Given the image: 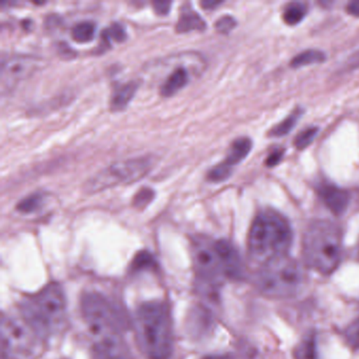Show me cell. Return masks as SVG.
Returning <instances> with one entry per match:
<instances>
[{
  "label": "cell",
  "instance_id": "obj_1",
  "mask_svg": "<svg viewBox=\"0 0 359 359\" xmlns=\"http://www.w3.org/2000/svg\"><path fill=\"white\" fill-rule=\"evenodd\" d=\"M136 342L147 359H171L174 351L173 319L167 302L140 304L134 315Z\"/></svg>",
  "mask_w": 359,
  "mask_h": 359
},
{
  "label": "cell",
  "instance_id": "obj_2",
  "mask_svg": "<svg viewBox=\"0 0 359 359\" xmlns=\"http://www.w3.org/2000/svg\"><path fill=\"white\" fill-rule=\"evenodd\" d=\"M20 313L22 320L43 342L60 335L68 320L64 289L58 283H48L22 300Z\"/></svg>",
  "mask_w": 359,
  "mask_h": 359
},
{
  "label": "cell",
  "instance_id": "obj_3",
  "mask_svg": "<svg viewBox=\"0 0 359 359\" xmlns=\"http://www.w3.org/2000/svg\"><path fill=\"white\" fill-rule=\"evenodd\" d=\"M292 243L291 226L278 212L266 210L254 218L248 237V251L251 259L260 266L289 256Z\"/></svg>",
  "mask_w": 359,
  "mask_h": 359
},
{
  "label": "cell",
  "instance_id": "obj_4",
  "mask_svg": "<svg viewBox=\"0 0 359 359\" xmlns=\"http://www.w3.org/2000/svg\"><path fill=\"white\" fill-rule=\"evenodd\" d=\"M342 234L337 224L316 220L306 229L302 238V257L308 268L329 276L342 260Z\"/></svg>",
  "mask_w": 359,
  "mask_h": 359
},
{
  "label": "cell",
  "instance_id": "obj_5",
  "mask_svg": "<svg viewBox=\"0 0 359 359\" xmlns=\"http://www.w3.org/2000/svg\"><path fill=\"white\" fill-rule=\"evenodd\" d=\"M306 280L302 264L290 256L262 264L255 278L260 293L272 299H287L298 295Z\"/></svg>",
  "mask_w": 359,
  "mask_h": 359
},
{
  "label": "cell",
  "instance_id": "obj_6",
  "mask_svg": "<svg viewBox=\"0 0 359 359\" xmlns=\"http://www.w3.org/2000/svg\"><path fill=\"white\" fill-rule=\"evenodd\" d=\"M81 311L92 342L125 337V319L117 306L102 293H83Z\"/></svg>",
  "mask_w": 359,
  "mask_h": 359
},
{
  "label": "cell",
  "instance_id": "obj_7",
  "mask_svg": "<svg viewBox=\"0 0 359 359\" xmlns=\"http://www.w3.org/2000/svg\"><path fill=\"white\" fill-rule=\"evenodd\" d=\"M193 260L197 290L203 298L215 300L220 285L226 278L215 241L201 237L193 243Z\"/></svg>",
  "mask_w": 359,
  "mask_h": 359
},
{
  "label": "cell",
  "instance_id": "obj_8",
  "mask_svg": "<svg viewBox=\"0 0 359 359\" xmlns=\"http://www.w3.org/2000/svg\"><path fill=\"white\" fill-rule=\"evenodd\" d=\"M43 341L22 317H1V359H33L41 354Z\"/></svg>",
  "mask_w": 359,
  "mask_h": 359
},
{
  "label": "cell",
  "instance_id": "obj_9",
  "mask_svg": "<svg viewBox=\"0 0 359 359\" xmlns=\"http://www.w3.org/2000/svg\"><path fill=\"white\" fill-rule=\"evenodd\" d=\"M151 165H152V161L146 157L112 163L92 176L86 182V191L89 193H96L117 184L137 182L150 171Z\"/></svg>",
  "mask_w": 359,
  "mask_h": 359
},
{
  "label": "cell",
  "instance_id": "obj_10",
  "mask_svg": "<svg viewBox=\"0 0 359 359\" xmlns=\"http://www.w3.org/2000/svg\"><path fill=\"white\" fill-rule=\"evenodd\" d=\"M36 68L34 57L28 55H10L1 60V91L13 89L20 81L32 74Z\"/></svg>",
  "mask_w": 359,
  "mask_h": 359
},
{
  "label": "cell",
  "instance_id": "obj_11",
  "mask_svg": "<svg viewBox=\"0 0 359 359\" xmlns=\"http://www.w3.org/2000/svg\"><path fill=\"white\" fill-rule=\"evenodd\" d=\"M215 247L222 262L224 276L231 280H239L243 276V264L238 251L226 239L215 241Z\"/></svg>",
  "mask_w": 359,
  "mask_h": 359
},
{
  "label": "cell",
  "instance_id": "obj_12",
  "mask_svg": "<svg viewBox=\"0 0 359 359\" xmlns=\"http://www.w3.org/2000/svg\"><path fill=\"white\" fill-rule=\"evenodd\" d=\"M317 193H318L319 197L325 203V207L335 215H341L348 209L350 196L344 189L325 182L318 184Z\"/></svg>",
  "mask_w": 359,
  "mask_h": 359
},
{
  "label": "cell",
  "instance_id": "obj_13",
  "mask_svg": "<svg viewBox=\"0 0 359 359\" xmlns=\"http://www.w3.org/2000/svg\"><path fill=\"white\" fill-rule=\"evenodd\" d=\"M205 22L201 16L191 7L189 4H184L180 8V18L176 24V31L178 33L190 32V31H203L205 29Z\"/></svg>",
  "mask_w": 359,
  "mask_h": 359
},
{
  "label": "cell",
  "instance_id": "obj_14",
  "mask_svg": "<svg viewBox=\"0 0 359 359\" xmlns=\"http://www.w3.org/2000/svg\"><path fill=\"white\" fill-rule=\"evenodd\" d=\"M190 81L188 69L184 67H176L169 76L165 79L161 87V94L165 97H170L182 89Z\"/></svg>",
  "mask_w": 359,
  "mask_h": 359
},
{
  "label": "cell",
  "instance_id": "obj_15",
  "mask_svg": "<svg viewBox=\"0 0 359 359\" xmlns=\"http://www.w3.org/2000/svg\"><path fill=\"white\" fill-rule=\"evenodd\" d=\"M138 89V83L135 81H129L123 85L117 86L113 91L110 100V108L112 111H123L131 102Z\"/></svg>",
  "mask_w": 359,
  "mask_h": 359
},
{
  "label": "cell",
  "instance_id": "obj_16",
  "mask_svg": "<svg viewBox=\"0 0 359 359\" xmlns=\"http://www.w3.org/2000/svg\"><path fill=\"white\" fill-rule=\"evenodd\" d=\"M251 149L252 142L249 138L241 137L234 140L233 144H231L228 155H226L222 163L232 169L234 165H238L241 161H243L249 155Z\"/></svg>",
  "mask_w": 359,
  "mask_h": 359
},
{
  "label": "cell",
  "instance_id": "obj_17",
  "mask_svg": "<svg viewBox=\"0 0 359 359\" xmlns=\"http://www.w3.org/2000/svg\"><path fill=\"white\" fill-rule=\"evenodd\" d=\"M294 359H319L316 334L308 333L293 350Z\"/></svg>",
  "mask_w": 359,
  "mask_h": 359
},
{
  "label": "cell",
  "instance_id": "obj_18",
  "mask_svg": "<svg viewBox=\"0 0 359 359\" xmlns=\"http://www.w3.org/2000/svg\"><path fill=\"white\" fill-rule=\"evenodd\" d=\"M325 60V55L323 52L318 50H306L292 60L291 66L293 68H300V67L310 66V65L320 64Z\"/></svg>",
  "mask_w": 359,
  "mask_h": 359
},
{
  "label": "cell",
  "instance_id": "obj_19",
  "mask_svg": "<svg viewBox=\"0 0 359 359\" xmlns=\"http://www.w3.org/2000/svg\"><path fill=\"white\" fill-rule=\"evenodd\" d=\"M306 14V7L304 4L293 3L285 7L283 20L289 26H296L302 22Z\"/></svg>",
  "mask_w": 359,
  "mask_h": 359
},
{
  "label": "cell",
  "instance_id": "obj_20",
  "mask_svg": "<svg viewBox=\"0 0 359 359\" xmlns=\"http://www.w3.org/2000/svg\"><path fill=\"white\" fill-rule=\"evenodd\" d=\"M95 24L92 22H81L75 25L71 30V36L79 43H88L92 41L95 34Z\"/></svg>",
  "mask_w": 359,
  "mask_h": 359
},
{
  "label": "cell",
  "instance_id": "obj_21",
  "mask_svg": "<svg viewBox=\"0 0 359 359\" xmlns=\"http://www.w3.org/2000/svg\"><path fill=\"white\" fill-rule=\"evenodd\" d=\"M302 114V109H296L285 121H281L276 127L273 128L272 131L270 132V135L275 136V137H280V136L287 135V134L290 133V132L293 130V128L295 127Z\"/></svg>",
  "mask_w": 359,
  "mask_h": 359
},
{
  "label": "cell",
  "instance_id": "obj_22",
  "mask_svg": "<svg viewBox=\"0 0 359 359\" xmlns=\"http://www.w3.org/2000/svg\"><path fill=\"white\" fill-rule=\"evenodd\" d=\"M43 195L41 193H33L22 198L16 205V209L20 213L30 214L39 210L43 205Z\"/></svg>",
  "mask_w": 359,
  "mask_h": 359
},
{
  "label": "cell",
  "instance_id": "obj_23",
  "mask_svg": "<svg viewBox=\"0 0 359 359\" xmlns=\"http://www.w3.org/2000/svg\"><path fill=\"white\" fill-rule=\"evenodd\" d=\"M155 266H156V264H155L154 257L148 251L140 252L134 257L133 262H132V269H133L134 272L147 270V269H153Z\"/></svg>",
  "mask_w": 359,
  "mask_h": 359
},
{
  "label": "cell",
  "instance_id": "obj_24",
  "mask_svg": "<svg viewBox=\"0 0 359 359\" xmlns=\"http://www.w3.org/2000/svg\"><path fill=\"white\" fill-rule=\"evenodd\" d=\"M231 174H232V169L226 167L224 163H220L208 172L207 180H209V182L218 184V182H222L228 180Z\"/></svg>",
  "mask_w": 359,
  "mask_h": 359
},
{
  "label": "cell",
  "instance_id": "obj_25",
  "mask_svg": "<svg viewBox=\"0 0 359 359\" xmlns=\"http://www.w3.org/2000/svg\"><path fill=\"white\" fill-rule=\"evenodd\" d=\"M344 335L351 348L359 350V318L355 319L346 327Z\"/></svg>",
  "mask_w": 359,
  "mask_h": 359
},
{
  "label": "cell",
  "instance_id": "obj_26",
  "mask_svg": "<svg viewBox=\"0 0 359 359\" xmlns=\"http://www.w3.org/2000/svg\"><path fill=\"white\" fill-rule=\"evenodd\" d=\"M126 36H127V34H126L125 29L117 22L107 28L102 33V39H104V43H109L111 39L121 43V41H125Z\"/></svg>",
  "mask_w": 359,
  "mask_h": 359
},
{
  "label": "cell",
  "instance_id": "obj_27",
  "mask_svg": "<svg viewBox=\"0 0 359 359\" xmlns=\"http://www.w3.org/2000/svg\"><path fill=\"white\" fill-rule=\"evenodd\" d=\"M317 132H318V129L315 127L308 128V129L300 132L299 135H297V137L294 140L296 149L304 150L306 147L310 146L311 142L316 137Z\"/></svg>",
  "mask_w": 359,
  "mask_h": 359
},
{
  "label": "cell",
  "instance_id": "obj_28",
  "mask_svg": "<svg viewBox=\"0 0 359 359\" xmlns=\"http://www.w3.org/2000/svg\"><path fill=\"white\" fill-rule=\"evenodd\" d=\"M155 192L150 188H142L133 198V205L137 209H144L154 199Z\"/></svg>",
  "mask_w": 359,
  "mask_h": 359
},
{
  "label": "cell",
  "instance_id": "obj_29",
  "mask_svg": "<svg viewBox=\"0 0 359 359\" xmlns=\"http://www.w3.org/2000/svg\"><path fill=\"white\" fill-rule=\"evenodd\" d=\"M235 26H236V20H235L232 16L229 15L222 16V18H219V20L215 22L216 30H217L218 32L224 33V34L233 30Z\"/></svg>",
  "mask_w": 359,
  "mask_h": 359
},
{
  "label": "cell",
  "instance_id": "obj_30",
  "mask_svg": "<svg viewBox=\"0 0 359 359\" xmlns=\"http://www.w3.org/2000/svg\"><path fill=\"white\" fill-rule=\"evenodd\" d=\"M283 157V149H278V150L273 151L270 155H269L268 158L266 161V167L272 168L275 167V165H278L280 163L281 159Z\"/></svg>",
  "mask_w": 359,
  "mask_h": 359
},
{
  "label": "cell",
  "instance_id": "obj_31",
  "mask_svg": "<svg viewBox=\"0 0 359 359\" xmlns=\"http://www.w3.org/2000/svg\"><path fill=\"white\" fill-rule=\"evenodd\" d=\"M171 6L172 3H169V1H155V3H153L154 11L158 15H167L171 10Z\"/></svg>",
  "mask_w": 359,
  "mask_h": 359
},
{
  "label": "cell",
  "instance_id": "obj_32",
  "mask_svg": "<svg viewBox=\"0 0 359 359\" xmlns=\"http://www.w3.org/2000/svg\"><path fill=\"white\" fill-rule=\"evenodd\" d=\"M346 11L355 18H359V1H353L346 6Z\"/></svg>",
  "mask_w": 359,
  "mask_h": 359
},
{
  "label": "cell",
  "instance_id": "obj_33",
  "mask_svg": "<svg viewBox=\"0 0 359 359\" xmlns=\"http://www.w3.org/2000/svg\"><path fill=\"white\" fill-rule=\"evenodd\" d=\"M222 3H218V1H203L201 3V6H203L205 9L210 10L214 9V8L217 7Z\"/></svg>",
  "mask_w": 359,
  "mask_h": 359
},
{
  "label": "cell",
  "instance_id": "obj_34",
  "mask_svg": "<svg viewBox=\"0 0 359 359\" xmlns=\"http://www.w3.org/2000/svg\"><path fill=\"white\" fill-rule=\"evenodd\" d=\"M358 253H359V245H358Z\"/></svg>",
  "mask_w": 359,
  "mask_h": 359
}]
</instances>
